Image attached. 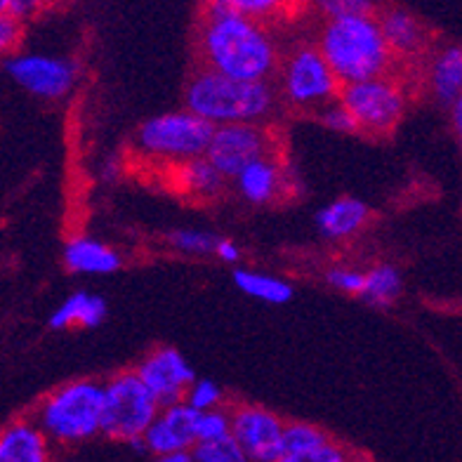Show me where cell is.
<instances>
[{
  "instance_id": "30bf717a",
  "label": "cell",
  "mask_w": 462,
  "mask_h": 462,
  "mask_svg": "<svg viewBox=\"0 0 462 462\" xmlns=\"http://www.w3.org/2000/svg\"><path fill=\"white\" fill-rule=\"evenodd\" d=\"M286 420L257 403L231 408V437L253 462H276L283 456Z\"/></svg>"
},
{
  "instance_id": "f546056e",
  "label": "cell",
  "mask_w": 462,
  "mask_h": 462,
  "mask_svg": "<svg viewBox=\"0 0 462 462\" xmlns=\"http://www.w3.org/2000/svg\"><path fill=\"white\" fill-rule=\"evenodd\" d=\"M326 281H328V286L333 288V291L361 298V291H364L365 283V269L349 267V264H337V267H330L328 272H326Z\"/></svg>"
},
{
  "instance_id": "1f68e13d",
  "label": "cell",
  "mask_w": 462,
  "mask_h": 462,
  "mask_svg": "<svg viewBox=\"0 0 462 462\" xmlns=\"http://www.w3.org/2000/svg\"><path fill=\"white\" fill-rule=\"evenodd\" d=\"M373 3L364 0H326L319 3V13L323 19H340V17H356V14H375Z\"/></svg>"
},
{
  "instance_id": "8992f818",
  "label": "cell",
  "mask_w": 462,
  "mask_h": 462,
  "mask_svg": "<svg viewBox=\"0 0 462 462\" xmlns=\"http://www.w3.org/2000/svg\"><path fill=\"white\" fill-rule=\"evenodd\" d=\"M279 99L295 111H321L337 102L342 83L317 43H298L281 57Z\"/></svg>"
},
{
  "instance_id": "5b68a950",
  "label": "cell",
  "mask_w": 462,
  "mask_h": 462,
  "mask_svg": "<svg viewBox=\"0 0 462 462\" xmlns=\"http://www.w3.org/2000/svg\"><path fill=\"white\" fill-rule=\"evenodd\" d=\"M215 128L189 109L152 116L134 133V149L168 168L203 159Z\"/></svg>"
},
{
  "instance_id": "603a6c76",
  "label": "cell",
  "mask_w": 462,
  "mask_h": 462,
  "mask_svg": "<svg viewBox=\"0 0 462 462\" xmlns=\"http://www.w3.org/2000/svg\"><path fill=\"white\" fill-rule=\"evenodd\" d=\"M403 291V281L399 269L392 264H375L365 269V283L361 291V300L373 307H390L399 300Z\"/></svg>"
},
{
  "instance_id": "e0dca14e",
  "label": "cell",
  "mask_w": 462,
  "mask_h": 462,
  "mask_svg": "<svg viewBox=\"0 0 462 462\" xmlns=\"http://www.w3.org/2000/svg\"><path fill=\"white\" fill-rule=\"evenodd\" d=\"M64 264L73 274L109 276L123 264L121 253L90 236H73L64 245Z\"/></svg>"
},
{
  "instance_id": "d6a6232c",
  "label": "cell",
  "mask_w": 462,
  "mask_h": 462,
  "mask_svg": "<svg viewBox=\"0 0 462 462\" xmlns=\"http://www.w3.org/2000/svg\"><path fill=\"white\" fill-rule=\"evenodd\" d=\"M317 114H319V121H321L328 130H333V133H359V130H356L354 116L349 114L340 102L328 104V106H323V109L317 111Z\"/></svg>"
},
{
  "instance_id": "4dcf8cb0",
  "label": "cell",
  "mask_w": 462,
  "mask_h": 462,
  "mask_svg": "<svg viewBox=\"0 0 462 462\" xmlns=\"http://www.w3.org/2000/svg\"><path fill=\"white\" fill-rule=\"evenodd\" d=\"M231 5L236 7L238 13L248 19H255L260 24L269 26V19H276L286 5L283 3H276V0H231Z\"/></svg>"
},
{
  "instance_id": "f1b7e54d",
  "label": "cell",
  "mask_w": 462,
  "mask_h": 462,
  "mask_svg": "<svg viewBox=\"0 0 462 462\" xmlns=\"http://www.w3.org/2000/svg\"><path fill=\"white\" fill-rule=\"evenodd\" d=\"M359 450L342 444L337 439H330L328 444H323L321 448L300 453V456H281L276 462H359Z\"/></svg>"
},
{
  "instance_id": "6da1fadb",
  "label": "cell",
  "mask_w": 462,
  "mask_h": 462,
  "mask_svg": "<svg viewBox=\"0 0 462 462\" xmlns=\"http://www.w3.org/2000/svg\"><path fill=\"white\" fill-rule=\"evenodd\" d=\"M199 60L208 71L245 83H269L279 73L281 48L274 31L248 19L229 3H208L196 29Z\"/></svg>"
},
{
  "instance_id": "277c9868",
  "label": "cell",
  "mask_w": 462,
  "mask_h": 462,
  "mask_svg": "<svg viewBox=\"0 0 462 462\" xmlns=\"http://www.w3.org/2000/svg\"><path fill=\"white\" fill-rule=\"evenodd\" d=\"M104 383L73 380L48 394L36 408V425L61 446L86 444L102 434Z\"/></svg>"
},
{
  "instance_id": "8fae6325",
  "label": "cell",
  "mask_w": 462,
  "mask_h": 462,
  "mask_svg": "<svg viewBox=\"0 0 462 462\" xmlns=\"http://www.w3.org/2000/svg\"><path fill=\"white\" fill-rule=\"evenodd\" d=\"M134 373L140 375L144 387L161 403V408L172 403H184L191 384L196 383V373L182 352L175 346H156L137 364Z\"/></svg>"
},
{
  "instance_id": "7c38bea8",
  "label": "cell",
  "mask_w": 462,
  "mask_h": 462,
  "mask_svg": "<svg viewBox=\"0 0 462 462\" xmlns=\"http://www.w3.org/2000/svg\"><path fill=\"white\" fill-rule=\"evenodd\" d=\"M5 71L17 86L43 99H61L76 86V64L71 60L48 55H10Z\"/></svg>"
},
{
  "instance_id": "5bb4252c",
  "label": "cell",
  "mask_w": 462,
  "mask_h": 462,
  "mask_svg": "<svg viewBox=\"0 0 462 462\" xmlns=\"http://www.w3.org/2000/svg\"><path fill=\"white\" fill-rule=\"evenodd\" d=\"M236 191L253 206H269L281 199H286L291 191L288 172L283 161L276 153H269L264 159L250 163L241 175L234 180Z\"/></svg>"
},
{
  "instance_id": "8d00e7d4",
  "label": "cell",
  "mask_w": 462,
  "mask_h": 462,
  "mask_svg": "<svg viewBox=\"0 0 462 462\" xmlns=\"http://www.w3.org/2000/svg\"><path fill=\"white\" fill-rule=\"evenodd\" d=\"M450 111H453V128H456L457 140H460V146H462V97L450 106Z\"/></svg>"
},
{
  "instance_id": "44dd1931",
  "label": "cell",
  "mask_w": 462,
  "mask_h": 462,
  "mask_svg": "<svg viewBox=\"0 0 462 462\" xmlns=\"http://www.w3.org/2000/svg\"><path fill=\"white\" fill-rule=\"evenodd\" d=\"M106 319V300L92 292L79 291L69 295L64 302L50 314V328L67 330L73 326L80 328H95Z\"/></svg>"
},
{
  "instance_id": "ac0fdd59",
  "label": "cell",
  "mask_w": 462,
  "mask_h": 462,
  "mask_svg": "<svg viewBox=\"0 0 462 462\" xmlns=\"http://www.w3.org/2000/svg\"><path fill=\"white\" fill-rule=\"evenodd\" d=\"M371 208L354 196H340L317 213L319 234L328 241H349L368 225Z\"/></svg>"
},
{
  "instance_id": "836d02e7",
  "label": "cell",
  "mask_w": 462,
  "mask_h": 462,
  "mask_svg": "<svg viewBox=\"0 0 462 462\" xmlns=\"http://www.w3.org/2000/svg\"><path fill=\"white\" fill-rule=\"evenodd\" d=\"M22 41V22L10 14H0V57L10 55Z\"/></svg>"
},
{
  "instance_id": "d590c367",
  "label": "cell",
  "mask_w": 462,
  "mask_h": 462,
  "mask_svg": "<svg viewBox=\"0 0 462 462\" xmlns=\"http://www.w3.org/2000/svg\"><path fill=\"white\" fill-rule=\"evenodd\" d=\"M36 10L38 3H33V0H7V14L17 19V22L29 19L31 14H36Z\"/></svg>"
},
{
  "instance_id": "d6986e66",
  "label": "cell",
  "mask_w": 462,
  "mask_h": 462,
  "mask_svg": "<svg viewBox=\"0 0 462 462\" xmlns=\"http://www.w3.org/2000/svg\"><path fill=\"white\" fill-rule=\"evenodd\" d=\"M168 171H171L177 191L194 201H215L225 191L226 180L206 156L172 165Z\"/></svg>"
},
{
  "instance_id": "74e56055",
  "label": "cell",
  "mask_w": 462,
  "mask_h": 462,
  "mask_svg": "<svg viewBox=\"0 0 462 462\" xmlns=\"http://www.w3.org/2000/svg\"><path fill=\"white\" fill-rule=\"evenodd\" d=\"M153 462H194V460H191V453H175V456L153 457Z\"/></svg>"
},
{
  "instance_id": "d4e9b609",
  "label": "cell",
  "mask_w": 462,
  "mask_h": 462,
  "mask_svg": "<svg viewBox=\"0 0 462 462\" xmlns=\"http://www.w3.org/2000/svg\"><path fill=\"white\" fill-rule=\"evenodd\" d=\"M219 238L215 236L213 231L206 229H175L168 234V245L182 255H194V257H206L215 255Z\"/></svg>"
},
{
  "instance_id": "4fadbf2b",
  "label": "cell",
  "mask_w": 462,
  "mask_h": 462,
  "mask_svg": "<svg viewBox=\"0 0 462 462\" xmlns=\"http://www.w3.org/2000/svg\"><path fill=\"white\" fill-rule=\"evenodd\" d=\"M196 413L187 403H172L161 408L159 418L153 420L152 427L144 434V448L153 457L175 456V453H191L199 444L196 439Z\"/></svg>"
},
{
  "instance_id": "83f0119b",
  "label": "cell",
  "mask_w": 462,
  "mask_h": 462,
  "mask_svg": "<svg viewBox=\"0 0 462 462\" xmlns=\"http://www.w3.org/2000/svg\"><path fill=\"white\" fill-rule=\"evenodd\" d=\"M194 462H253L241 446L234 441V437L222 439V441H210V444H196L191 450Z\"/></svg>"
},
{
  "instance_id": "f35d334b",
  "label": "cell",
  "mask_w": 462,
  "mask_h": 462,
  "mask_svg": "<svg viewBox=\"0 0 462 462\" xmlns=\"http://www.w3.org/2000/svg\"><path fill=\"white\" fill-rule=\"evenodd\" d=\"M7 13V0H0V14Z\"/></svg>"
},
{
  "instance_id": "4316f807",
  "label": "cell",
  "mask_w": 462,
  "mask_h": 462,
  "mask_svg": "<svg viewBox=\"0 0 462 462\" xmlns=\"http://www.w3.org/2000/svg\"><path fill=\"white\" fill-rule=\"evenodd\" d=\"M231 437V408H217L199 413L196 418V439L199 444H210V441H222Z\"/></svg>"
},
{
  "instance_id": "ba28073f",
  "label": "cell",
  "mask_w": 462,
  "mask_h": 462,
  "mask_svg": "<svg viewBox=\"0 0 462 462\" xmlns=\"http://www.w3.org/2000/svg\"><path fill=\"white\" fill-rule=\"evenodd\" d=\"M337 102L354 116L359 133L384 137L399 125L406 114L408 95L402 79L392 73V76L345 86Z\"/></svg>"
},
{
  "instance_id": "cb8c5ba5",
  "label": "cell",
  "mask_w": 462,
  "mask_h": 462,
  "mask_svg": "<svg viewBox=\"0 0 462 462\" xmlns=\"http://www.w3.org/2000/svg\"><path fill=\"white\" fill-rule=\"evenodd\" d=\"M330 439L333 437L319 425H311V422H288L286 434H283V456L310 453V450H317L323 444H328Z\"/></svg>"
},
{
  "instance_id": "9c48e42d",
  "label": "cell",
  "mask_w": 462,
  "mask_h": 462,
  "mask_svg": "<svg viewBox=\"0 0 462 462\" xmlns=\"http://www.w3.org/2000/svg\"><path fill=\"white\" fill-rule=\"evenodd\" d=\"M274 134L267 125H257V123L219 125L208 144L206 159L222 172L225 180H236L250 163L274 153Z\"/></svg>"
},
{
  "instance_id": "7402d4cb",
  "label": "cell",
  "mask_w": 462,
  "mask_h": 462,
  "mask_svg": "<svg viewBox=\"0 0 462 462\" xmlns=\"http://www.w3.org/2000/svg\"><path fill=\"white\" fill-rule=\"evenodd\" d=\"M234 286L244 295L260 300V302L283 304L292 298V283L281 276L257 272V269H236Z\"/></svg>"
},
{
  "instance_id": "e575fe53",
  "label": "cell",
  "mask_w": 462,
  "mask_h": 462,
  "mask_svg": "<svg viewBox=\"0 0 462 462\" xmlns=\"http://www.w3.org/2000/svg\"><path fill=\"white\" fill-rule=\"evenodd\" d=\"M215 257L234 264V262L241 260V245H238L236 241H231V238H219L217 248H215Z\"/></svg>"
},
{
  "instance_id": "ab89813d",
  "label": "cell",
  "mask_w": 462,
  "mask_h": 462,
  "mask_svg": "<svg viewBox=\"0 0 462 462\" xmlns=\"http://www.w3.org/2000/svg\"><path fill=\"white\" fill-rule=\"evenodd\" d=\"M359 462H371V460H368V457H365V456H364V453H361V457H359Z\"/></svg>"
},
{
  "instance_id": "3957f363",
  "label": "cell",
  "mask_w": 462,
  "mask_h": 462,
  "mask_svg": "<svg viewBox=\"0 0 462 462\" xmlns=\"http://www.w3.org/2000/svg\"><path fill=\"white\" fill-rule=\"evenodd\" d=\"M279 102V92L272 83H245L208 69H199L189 79L184 90L187 109L210 123L213 128L234 125V123L264 125Z\"/></svg>"
},
{
  "instance_id": "52a82bcc",
  "label": "cell",
  "mask_w": 462,
  "mask_h": 462,
  "mask_svg": "<svg viewBox=\"0 0 462 462\" xmlns=\"http://www.w3.org/2000/svg\"><path fill=\"white\" fill-rule=\"evenodd\" d=\"M159 413L161 403L134 371L116 373L104 383L102 434L111 441H123L128 446L140 441Z\"/></svg>"
},
{
  "instance_id": "7a4b0ae2",
  "label": "cell",
  "mask_w": 462,
  "mask_h": 462,
  "mask_svg": "<svg viewBox=\"0 0 462 462\" xmlns=\"http://www.w3.org/2000/svg\"><path fill=\"white\" fill-rule=\"evenodd\" d=\"M314 43L342 88L394 73L396 60L384 41L377 14L323 19Z\"/></svg>"
},
{
  "instance_id": "9a60e30c",
  "label": "cell",
  "mask_w": 462,
  "mask_h": 462,
  "mask_svg": "<svg viewBox=\"0 0 462 462\" xmlns=\"http://www.w3.org/2000/svg\"><path fill=\"white\" fill-rule=\"evenodd\" d=\"M383 26L384 41L390 45L394 60L413 61L425 55L430 48V31L406 7H387L377 14Z\"/></svg>"
},
{
  "instance_id": "484cf974",
  "label": "cell",
  "mask_w": 462,
  "mask_h": 462,
  "mask_svg": "<svg viewBox=\"0 0 462 462\" xmlns=\"http://www.w3.org/2000/svg\"><path fill=\"white\" fill-rule=\"evenodd\" d=\"M189 408H194L196 413H208V411H217L225 408L226 403V392L222 390V384L215 380H206V377H196V383L191 384L187 399H184Z\"/></svg>"
},
{
  "instance_id": "2e32d148",
  "label": "cell",
  "mask_w": 462,
  "mask_h": 462,
  "mask_svg": "<svg viewBox=\"0 0 462 462\" xmlns=\"http://www.w3.org/2000/svg\"><path fill=\"white\" fill-rule=\"evenodd\" d=\"M0 462H52L50 439L36 420L19 418L0 430Z\"/></svg>"
},
{
  "instance_id": "ffe728a7",
  "label": "cell",
  "mask_w": 462,
  "mask_h": 462,
  "mask_svg": "<svg viewBox=\"0 0 462 462\" xmlns=\"http://www.w3.org/2000/svg\"><path fill=\"white\" fill-rule=\"evenodd\" d=\"M427 86L434 99L441 104H453L462 97V48L446 45L437 50L427 64Z\"/></svg>"
}]
</instances>
